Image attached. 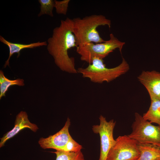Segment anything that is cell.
<instances>
[{
  "label": "cell",
  "mask_w": 160,
  "mask_h": 160,
  "mask_svg": "<svg viewBox=\"0 0 160 160\" xmlns=\"http://www.w3.org/2000/svg\"><path fill=\"white\" fill-rule=\"evenodd\" d=\"M72 19L67 17L61 20L58 27L53 30L52 36L47 41V49L53 57L56 65L64 71L72 73H77L75 60L70 57L68 51L77 47L76 39L72 31Z\"/></svg>",
  "instance_id": "obj_1"
},
{
  "label": "cell",
  "mask_w": 160,
  "mask_h": 160,
  "mask_svg": "<svg viewBox=\"0 0 160 160\" xmlns=\"http://www.w3.org/2000/svg\"><path fill=\"white\" fill-rule=\"evenodd\" d=\"M72 31L77 47H82L90 43H99L104 41L100 36L97 28L100 26L107 25L109 28L111 20L102 15H93L82 18L72 19Z\"/></svg>",
  "instance_id": "obj_2"
},
{
  "label": "cell",
  "mask_w": 160,
  "mask_h": 160,
  "mask_svg": "<svg viewBox=\"0 0 160 160\" xmlns=\"http://www.w3.org/2000/svg\"><path fill=\"white\" fill-rule=\"evenodd\" d=\"M129 69V65L123 57L119 65L111 68L106 67L103 59L94 57L92 63L87 67L79 68L77 71L81 74L83 77L89 79L92 82L101 83L104 81L109 82L116 79Z\"/></svg>",
  "instance_id": "obj_3"
},
{
  "label": "cell",
  "mask_w": 160,
  "mask_h": 160,
  "mask_svg": "<svg viewBox=\"0 0 160 160\" xmlns=\"http://www.w3.org/2000/svg\"><path fill=\"white\" fill-rule=\"evenodd\" d=\"M125 44L111 33L108 40L101 43L95 44L92 42L82 47H77L76 52L80 56L81 60L90 64L94 57L103 59L116 49L121 52Z\"/></svg>",
  "instance_id": "obj_4"
},
{
  "label": "cell",
  "mask_w": 160,
  "mask_h": 160,
  "mask_svg": "<svg viewBox=\"0 0 160 160\" xmlns=\"http://www.w3.org/2000/svg\"><path fill=\"white\" fill-rule=\"evenodd\" d=\"M128 136L140 143H150L160 146V126H154L137 113Z\"/></svg>",
  "instance_id": "obj_5"
},
{
  "label": "cell",
  "mask_w": 160,
  "mask_h": 160,
  "mask_svg": "<svg viewBox=\"0 0 160 160\" xmlns=\"http://www.w3.org/2000/svg\"><path fill=\"white\" fill-rule=\"evenodd\" d=\"M140 155L137 142L125 135L116 139L106 160H137Z\"/></svg>",
  "instance_id": "obj_6"
},
{
  "label": "cell",
  "mask_w": 160,
  "mask_h": 160,
  "mask_svg": "<svg viewBox=\"0 0 160 160\" xmlns=\"http://www.w3.org/2000/svg\"><path fill=\"white\" fill-rule=\"evenodd\" d=\"M99 125L92 126L94 133L98 134L100 138V153L98 160H106L108 153L116 143L113 138V131L116 121L112 119L107 121L105 117L100 115Z\"/></svg>",
  "instance_id": "obj_7"
},
{
  "label": "cell",
  "mask_w": 160,
  "mask_h": 160,
  "mask_svg": "<svg viewBox=\"0 0 160 160\" xmlns=\"http://www.w3.org/2000/svg\"><path fill=\"white\" fill-rule=\"evenodd\" d=\"M70 125V119L68 118L64 127L59 131L47 137L40 138L38 143L41 147L44 149L51 148L65 151L67 145L73 139L69 132Z\"/></svg>",
  "instance_id": "obj_8"
},
{
  "label": "cell",
  "mask_w": 160,
  "mask_h": 160,
  "mask_svg": "<svg viewBox=\"0 0 160 160\" xmlns=\"http://www.w3.org/2000/svg\"><path fill=\"white\" fill-rule=\"evenodd\" d=\"M137 78L148 91L151 100H160V72L143 71Z\"/></svg>",
  "instance_id": "obj_9"
},
{
  "label": "cell",
  "mask_w": 160,
  "mask_h": 160,
  "mask_svg": "<svg viewBox=\"0 0 160 160\" xmlns=\"http://www.w3.org/2000/svg\"><path fill=\"white\" fill-rule=\"evenodd\" d=\"M26 128L30 129L34 132H36L39 129L36 124L30 122L26 112L22 111L16 116L13 128L0 138V148L4 146L7 140L13 137L21 130Z\"/></svg>",
  "instance_id": "obj_10"
},
{
  "label": "cell",
  "mask_w": 160,
  "mask_h": 160,
  "mask_svg": "<svg viewBox=\"0 0 160 160\" xmlns=\"http://www.w3.org/2000/svg\"><path fill=\"white\" fill-rule=\"evenodd\" d=\"M0 41L1 42L7 45L9 49V55L7 60L6 61L4 65V68L9 65V60L12 55L14 54H17V57L20 55V52L23 49L27 48H34L36 47L47 45V43L46 41L37 42L29 44H23L14 43L6 40L2 36H0Z\"/></svg>",
  "instance_id": "obj_11"
},
{
  "label": "cell",
  "mask_w": 160,
  "mask_h": 160,
  "mask_svg": "<svg viewBox=\"0 0 160 160\" xmlns=\"http://www.w3.org/2000/svg\"><path fill=\"white\" fill-rule=\"evenodd\" d=\"M137 143L140 155L137 160H160V146L150 143Z\"/></svg>",
  "instance_id": "obj_12"
},
{
  "label": "cell",
  "mask_w": 160,
  "mask_h": 160,
  "mask_svg": "<svg viewBox=\"0 0 160 160\" xmlns=\"http://www.w3.org/2000/svg\"><path fill=\"white\" fill-rule=\"evenodd\" d=\"M143 117L151 123H156L160 126V100H151L149 109Z\"/></svg>",
  "instance_id": "obj_13"
},
{
  "label": "cell",
  "mask_w": 160,
  "mask_h": 160,
  "mask_svg": "<svg viewBox=\"0 0 160 160\" xmlns=\"http://www.w3.org/2000/svg\"><path fill=\"white\" fill-rule=\"evenodd\" d=\"M17 85L23 86L24 85V80L22 79L9 80L5 77L2 71H0V99L5 96V94L11 86Z\"/></svg>",
  "instance_id": "obj_14"
},
{
  "label": "cell",
  "mask_w": 160,
  "mask_h": 160,
  "mask_svg": "<svg viewBox=\"0 0 160 160\" xmlns=\"http://www.w3.org/2000/svg\"><path fill=\"white\" fill-rule=\"evenodd\" d=\"M55 160H85L81 151L77 152H67L56 151Z\"/></svg>",
  "instance_id": "obj_15"
},
{
  "label": "cell",
  "mask_w": 160,
  "mask_h": 160,
  "mask_svg": "<svg viewBox=\"0 0 160 160\" xmlns=\"http://www.w3.org/2000/svg\"><path fill=\"white\" fill-rule=\"evenodd\" d=\"M40 4V11L38 15L40 17L43 15L47 14L53 17L52 11L54 7L55 3L53 0H39Z\"/></svg>",
  "instance_id": "obj_16"
},
{
  "label": "cell",
  "mask_w": 160,
  "mask_h": 160,
  "mask_svg": "<svg viewBox=\"0 0 160 160\" xmlns=\"http://www.w3.org/2000/svg\"><path fill=\"white\" fill-rule=\"evenodd\" d=\"M55 3L54 7L56 11L58 14H66L70 0H64L62 1L54 0Z\"/></svg>",
  "instance_id": "obj_17"
}]
</instances>
